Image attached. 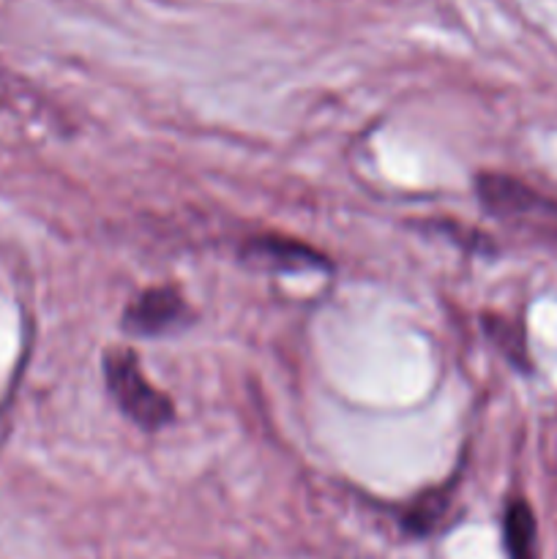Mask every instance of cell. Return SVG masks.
Here are the masks:
<instances>
[{
    "label": "cell",
    "mask_w": 557,
    "mask_h": 559,
    "mask_svg": "<svg viewBox=\"0 0 557 559\" xmlns=\"http://www.w3.org/2000/svg\"><path fill=\"white\" fill-rule=\"evenodd\" d=\"M502 540L511 559H538V524L522 497H513L502 513Z\"/></svg>",
    "instance_id": "obj_5"
},
{
    "label": "cell",
    "mask_w": 557,
    "mask_h": 559,
    "mask_svg": "<svg viewBox=\"0 0 557 559\" xmlns=\"http://www.w3.org/2000/svg\"><path fill=\"white\" fill-rule=\"evenodd\" d=\"M475 194L486 213L513 229L557 243V200L533 189L524 180L502 173H481Z\"/></svg>",
    "instance_id": "obj_1"
},
{
    "label": "cell",
    "mask_w": 557,
    "mask_h": 559,
    "mask_svg": "<svg viewBox=\"0 0 557 559\" xmlns=\"http://www.w3.org/2000/svg\"><path fill=\"white\" fill-rule=\"evenodd\" d=\"M240 257L254 265L273 267V271H322L331 267L325 254L311 249L304 240L284 238V235H260V238L246 240Z\"/></svg>",
    "instance_id": "obj_4"
},
{
    "label": "cell",
    "mask_w": 557,
    "mask_h": 559,
    "mask_svg": "<svg viewBox=\"0 0 557 559\" xmlns=\"http://www.w3.org/2000/svg\"><path fill=\"white\" fill-rule=\"evenodd\" d=\"M484 328L491 336V342L506 353V358L522 371L530 369L528 344H524V331L517 322H508L506 317H484Z\"/></svg>",
    "instance_id": "obj_7"
},
{
    "label": "cell",
    "mask_w": 557,
    "mask_h": 559,
    "mask_svg": "<svg viewBox=\"0 0 557 559\" xmlns=\"http://www.w3.org/2000/svg\"><path fill=\"white\" fill-rule=\"evenodd\" d=\"M448 502H451V497H448L446 491H437V489L429 491V495L418 497V500L413 502V508L404 513L402 519L404 530H407L410 535H415V538L431 535L437 530V524L442 522V516H446Z\"/></svg>",
    "instance_id": "obj_6"
},
{
    "label": "cell",
    "mask_w": 557,
    "mask_h": 559,
    "mask_svg": "<svg viewBox=\"0 0 557 559\" xmlns=\"http://www.w3.org/2000/svg\"><path fill=\"white\" fill-rule=\"evenodd\" d=\"M104 382L120 413L140 429H164L175 418L173 402L145 380L140 360L131 349H109L104 355Z\"/></svg>",
    "instance_id": "obj_2"
},
{
    "label": "cell",
    "mask_w": 557,
    "mask_h": 559,
    "mask_svg": "<svg viewBox=\"0 0 557 559\" xmlns=\"http://www.w3.org/2000/svg\"><path fill=\"white\" fill-rule=\"evenodd\" d=\"M191 311L175 287H151L123 311V331L134 336H164L189 325Z\"/></svg>",
    "instance_id": "obj_3"
}]
</instances>
